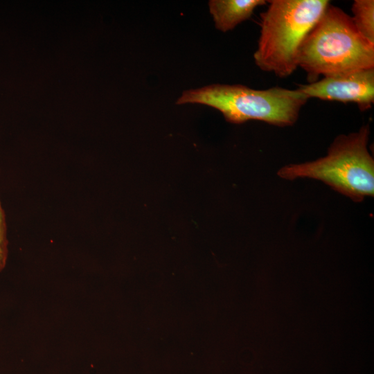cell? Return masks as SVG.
I'll return each instance as SVG.
<instances>
[{"mask_svg":"<svg viewBox=\"0 0 374 374\" xmlns=\"http://www.w3.org/2000/svg\"><path fill=\"white\" fill-rule=\"evenodd\" d=\"M297 64L307 73L310 82L321 75L374 69V44L360 34L351 16L329 3L303 40Z\"/></svg>","mask_w":374,"mask_h":374,"instance_id":"1","label":"cell"},{"mask_svg":"<svg viewBox=\"0 0 374 374\" xmlns=\"http://www.w3.org/2000/svg\"><path fill=\"white\" fill-rule=\"evenodd\" d=\"M260 15L256 66L286 78L298 68L299 47L328 6L326 0H271Z\"/></svg>","mask_w":374,"mask_h":374,"instance_id":"2","label":"cell"},{"mask_svg":"<svg viewBox=\"0 0 374 374\" xmlns=\"http://www.w3.org/2000/svg\"><path fill=\"white\" fill-rule=\"evenodd\" d=\"M308 100L297 89L280 87L253 89L241 84H215L185 91L176 103H199L212 107L232 123L257 120L285 127L296 122Z\"/></svg>","mask_w":374,"mask_h":374,"instance_id":"3","label":"cell"},{"mask_svg":"<svg viewBox=\"0 0 374 374\" xmlns=\"http://www.w3.org/2000/svg\"><path fill=\"white\" fill-rule=\"evenodd\" d=\"M369 126L347 135L337 136L326 157L300 164L283 167L278 175L293 180L299 177L316 179L355 202L374 194V161L367 144Z\"/></svg>","mask_w":374,"mask_h":374,"instance_id":"4","label":"cell"},{"mask_svg":"<svg viewBox=\"0 0 374 374\" xmlns=\"http://www.w3.org/2000/svg\"><path fill=\"white\" fill-rule=\"evenodd\" d=\"M308 98L354 103L365 111L374 103V69L326 76L320 80L299 85L296 89Z\"/></svg>","mask_w":374,"mask_h":374,"instance_id":"5","label":"cell"},{"mask_svg":"<svg viewBox=\"0 0 374 374\" xmlns=\"http://www.w3.org/2000/svg\"><path fill=\"white\" fill-rule=\"evenodd\" d=\"M266 2L265 0H211L208 6L215 27L227 32L250 18L257 7Z\"/></svg>","mask_w":374,"mask_h":374,"instance_id":"6","label":"cell"},{"mask_svg":"<svg viewBox=\"0 0 374 374\" xmlns=\"http://www.w3.org/2000/svg\"><path fill=\"white\" fill-rule=\"evenodd\" d=\"M351 10V18L357 30L374 44V1L355 0Z\"/></svg>","mask_w":374,"mask_h":374,"instance_id":"7","label":"cell"},{"mask_svg":"<svg viewBox=\"0 0 374 374\" xmlns=\"http://www.w3.org/2000/svg\"><path fill=\"white\" fill-rule=\"evenodd\" d=\"M8 257L7 224L6 215L0 200V271L4 268Z\"/></svg>","mask_w":374,"mask_h":374,"instance_id":"8","label":"cell"}]
</instances>
